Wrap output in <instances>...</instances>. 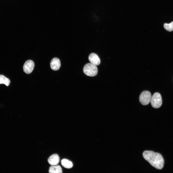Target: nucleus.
Returning a JSON list of instances; mask_svg holds the SVG:
<instances>
[{"mask_svg":"<svg viewBox=\"0 0 173 173\" xmlns=\"http://www.w3.org/2000/svg\"><path fill=\"white\" fill-rule=\"evenodd\" d=\"M144 158L153 167L157 169H161L163 167L164 160L159 153L151 151H145L143 153Z\"/></svg>","mask_w":173,"mask_h":173,"instance_id":"nucleus-1","label":"nucleus"},{"mask_svg":"<svg viewBox=\"0 0 173 173\" xmlns=\"http://www.w3.org/2000/svg\"><path fill=\"white\" fill-rule=\"evenodd\" d=\"M83 71L86 75L91 77L96 75L98 72L96 66L91 63H87L83 67Z\"/></svg>","mask_w":173,"mask_h":173,"instance_id":"nucleus-2","label":"nucleus"},{"mask_svg":"<svg viewBox=\"0 0 173 173\" xmlns=\"http://www.w3.org/2000/svg\"><path fill=\"white\" fill-rule=\"evenodd\" d=\"M150 102L153 108H158L160 107L162 103L161 94L158 93H154L151 97Z\"/></svg>","mask_w":173,"mask_h":173,"instance_id":"nucleus-3","label":"nucleus"},{"mask_svg":"<svg viewBox=\"0 0 173 173\" xmlns=\"http://www.w3.org/2000/svg\"><path fill=\"white\" fill-rule=\"evenodd\" d=\"M151 97V94L149 92L144 91L141 93L140 96V102L143 105H147L150 102Z\"/></svg>","mask_w":173,"mask_h":173,"instance_id":"nucleus-4","label":"nucleus"},{"mask_svg":"<svg viewBox=\"0 0 173 173\" xmlns=\"http://www.w3.org/2000/svg\"><path fill=\"white\" fill-rule=\"evenodd\" d=\"M34 66L33 62L31 60L26 61L24 64L23 69L24 72L27 74H29L33 71Z\"/></svg>","mask_w":173,"mask_h":173,"instance_id":"nucleus-5","label":"nucleus"},{"mask_svg":"<svg viewBox=\"0 0 173 173\" xmlns=\"http://www.w3.org/2000/svg\"><path fill=\"white\" fill-rule=\"evenodd\" d=\"M88 59L91 63L97 66L99 65L100 63V59L96 54L92 53L89 55Z\"/></svg>","mask_w":173,"mask_h":173,"instance_id":"nucleus-6","label":"nucleus"},{"mask_svg":"<svg viewBox=\"0 0 173 173\" xmlns=\"http://www.w3.org/2000/svg\"><path fill=\"white\" fill-rule=\"evenodd\" d=\"M50 65L52 69L54 71L57 70L59 69L61 66L60 61L57 58H54L51 60Z\"/></svg>","mask_w":173,"mask_h":173,"instance_id":"nucleus-7","label":"nucleus"},{"mask_svg":"<svg viewBox=\"0 0 173 173\" xmlns=\"http://www.w3.org/2000/svg\"><path fill=\"white\" fill-rule=\"evenodd\" d=\"M49 163L51 165H57L60 161V158L57 154H55L51 155L48 159Z\"/></svg>","mask_w":173,"mask_h":173,"instance_id":"nucleus-8","label":"nucleus"},{"mask_svg":"<svg viewBox=\"0 0 173 173\" xmlns=\"http://www.w3.org/2000/svg\"><path fill=\"white\" fill-rule=\"evenodd\" d=\"M49 173H62V169L59 165H52L49 168Z\"/></svg>","mask_w":173,"mask_h":173,"instance_id":"nucleus-9","label":"nucleus"},{"mask_svg":"<svg viewBox=\"0 0 173 173\" xmlns=\"http://www.w3.org/2000/svg\"><path fill=\"white\" fill-rule=\"evenodd\" d=\"M61 163L62 165L66 168H71L73 166V163L71 161L65 159L62 160Z\"/></svg>","mask_w":173,"mask_h":173,"instance_id":"nucleus-10","label":"nucleus"},{"mask_svg":"<svg viewBox=\"0 0 173 173\" xmlns=\"http://www.w3.org/2000/svg\"><path fill=\"white\" fill-rule=\"evenodd\" d=\"M10 83V81L8 79L3 75H0V84H4L7 86Z\"/></svg>","mask_w":173,"mask_h":173,"instance_id":"nucleus-11","label":"nucleus"},{"mask_svg":"<svg viewBox=\"0 0 173 173\" xmlns=\"http://www.w3.org/2000/svg\"><path fill=\"white\" fill-rule=\"evenodd\" d=\"M164 27V28L167 31H173V21L169 24L165 23Z\"/></svg>","mask_w":173,"mask_h":173,"instance_id":"nucleus-12","label":"nucleus"}]
</instances>
